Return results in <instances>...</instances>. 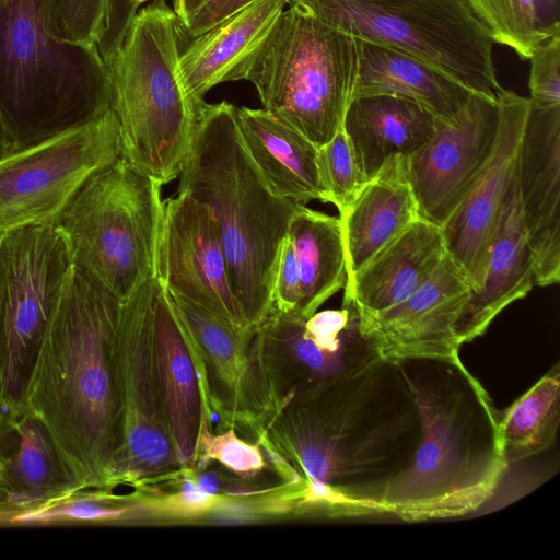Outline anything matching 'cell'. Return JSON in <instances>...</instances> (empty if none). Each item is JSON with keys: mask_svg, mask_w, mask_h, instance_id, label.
Segmentation results:
<instances>
[{"mask_svg": "<svg viewBox=\"0 0 560 560\" xmlns=\"http://www.w3.org/2000/svg\"><path fill=\"white\" fill-rule=\"evenodd\" d=\"M300 402L289 445L306 476L304 502L331 516L383 514V500L422 435L398 362L380 358L303 392Z\"/></svg>", "mask_w": 560, "mask_h": 560, "instance_id": "1", "label": "cell"}, {"mask_svg": "<svg viewBox=\"0 0 560 560\" xmlns=\"http://www.w3.org/2000/svg\"><path fill=\"white\" fill-rule=\"evenodd\" d=\"M121 304L72 264L26 390L25 407L51 431L84 488L106 489L121 444L116 351Z\"/></svg>", "mask_w": 560, "mask_h": 560, "instance_id": "2", "label": "cell"}, {"mask_svg": "<svg viewBox=\"0 0 560 560\" xmlns=\"http://www.w3.org/2000/svg\"><path fill=\"white\" fill-rule=\"evenodd\" d=\"M397 362L419 408L422 435L410 466L387 491L383 514L421 522L478 510L509 467L499 412L459 359Z\"/></svg>", "mask_w": 560, "mask_h": 560, "instance_id": "3", "label": "cell"}, {"mask_svg": "<svg viewBox=\"0 0 560 560\" xmlns=\"http://www.w3.org/2000/svg\"><path fill=\"white\" fill-rule=\"evenodd\" d=\"M235 109L225 101L202 103L178 191L211 213L232 292L256 329L272 312L281 244L301 203L277 195L261 176L241 139Z\"/></svg>", "mask_w": 560, "mask_h": 560, "instance_id": "4", "label": "cell"}, {"mask_svg": "<svg viewBox=\"0 0 560 560\" xmlns=\"http://www.w3.org/2000/svg\"><path fill=\"white\" fill-rule=\"evenodd\" d=\"M110 104L97 47L57 37L49 0H0V112L14 152L97 118Z\"/></svg>", "mask_w": 560, "mask_h": 560, "instance_id": "5", "label": "cell"}, {"mask_svg": "<svg viewBox=\"0 0 560 560\" xmlns=\"http://www.w3.org/2000/svg\"><path fill=\"white\" fill-rule=\"evenodd\" d=\"M182 24L164 0L140 7L107 62L121 158L162 185L192 145L200 106L180 70Z\"/></svg>", "mask_w": 560, "mask_h": 560, "instance_id": "6", "label": "cell"}, {"mask_svg": "<svg viewBox=\"0 0 560 560\" xmlns=\"http://www.w3.org/2000/svg\"><path fill=\"white\" fill-rule=\"evenodd\" d=\"M359 65L360 39L287 5L231 81L250 82L264 109L320 148L342 127Z\"/></svg>", "mask_w": 560, "mask_h": 560, "instance_id": "7", "label": "cell"}, {"mask_svg": "<svg viewBox=\"0 0 560 560\" xmlns=\"http://www.w3.org/2000/svg\"><path fill=\"white\" fill-rule=\"evenodd\" d=\"M162 186L120 156L93 175L55 222L72 264L121 301L155 277Z\"/></svg>", "mask_w": 560, "mask_h": 560, "instance_id": "8", "label": "cell"}, {"mask_svg": "<svg viewBox=\"0 0 560 560\" xmlns=\"http://www.w3.org/2000/svg\"><path fill=\"white\" fill-rule=\"evenodd\" d=\"M358 39L387 47L497 101L493 40L467 0H288Z\"/></svg>", "mask_w": 560, "mask_h": 560, "instance_id": "9", "label": "cell"}, {"mask_svg": "<svg viewBox=\"0 0 560 560\" xmlns=\"http://www.w3.org/2000/svg\"><path fill=\"white\" fill-rule=\"evenodd\" d=\"M72 268L55 223L0 236V408H25L45 331Z\"/></svg>", "mask_w": 560, "mask_h": 560, "instance_id": "10", "label": "cell"}, {"mask_svg": "<svg viewBox=\"0 0 560 560\" xmlns=\"http://www.w3.org/2000/svg\"><path fill=\"white\" fill-rule=\"evenodd\" d=\"M121 156L113 109L0 160V234L55 223L82 186Z\"/></svg>", "mask_w": 560, "mask_h": 560, "instance_id": "11", "label": "cell"}, {"mask_svg": "<svg viewBox=\"0 0 560 560\" xmlns=\"http://www.w3.org/2000/svg\"><path fill=\"white\" fill-rule=\"evenodd\" d=\"M159 280L153 277L122 301L117 332L121 444L106 490L178 467L168 436L153 351L152 323Z\"/></svg>", "mask_w": 560, "mask_h": 560, "instance_id": "12", "label": "cell"}, {"mask_svg": "<svg viewBox=\"0 0 560 560\" xmlns=\"http://www.w3.org/2000/svg\"><path fill=\"white\" fill-rule=\"evenodd\" d=\"M155 277L165 289L228 327L236 331L255 329L232 292L213 218L186 191L164 200Z\"/></svg>", "mask_w": 560, "mask_h": 560, "instance_id": "13", "label": "cell"}, {"mask_svg": "<svg viewBox=\"0 0 560 560\" xmlns=\"http://www.w3.org/2000/svg\"><path fill=\"white\" fill-rule=\"evenodd\" d=\"M499 126L497 101L476 93L453 118L435 117L431 138L405 160L419 217L446 222L492 154Z\"/></svg>", "mask_w": 560, "mask_h": 560, "instance_id": "14", "label": "cell"}, {"mask_svg": "<svg viewBox=\"0 0 560 560\" xmlns=\"http://www.w3.org/2000/svg\"><path fill=\"white\" fill-rule=\"evenodd\" d=\"M495 147L458 207L441 226L446 253L464 272L471 291L480 288L500 212L518 164L528 97L501 88Z\"/></svg>", "mask_w": 560, "mask_h": 560, "instance_id": "15", "label": "cell"}, {"mask_svg": "<svg viewBox=\"0 0 560 560\" xmlns=\"http://www.w3.org/2000/svg\"><path fill=\"white\" fill-rule=\"evenodd\" d=\"M471 285L446 255L432 276L394 307L361 316L363 331L386 360L459 359L456 322L469 299Z\"/></svg>", "mask_w": 560, "mask_h": 560, "instance_id": "16", "label": "cell"}, {"mask_svg": "<svg viewBox=\"0 0 560 560\" xmlns=\"http://www.w3.org/2000/svg\"><path fill=\"white\" fill-rule=\"evenodd\" d=\"M84 488L48 427L26 407L0 408V516L22 514Z\"/></svg>", "mask_w": 560, "mask_h": 560, "instance_id": "17", "label": "cell"}, {"mask_svg": "<svg viewBox=\"0 0 560 560\" xmlns=\"http://www.w3.org/2000/svg\"><path fill=\"white\" fill-rule=\"evenodd\" d=\"M517 184L535 258L536 284H556L560 280V106H529L518 154Z\"/></svg>", "mask_w": 560, "mask_h": 560, "instance_id": "18", "label": "cell"}, {"mask_svg": "<svg viewBox=\"0 0 560 560\" xmlns=\"http://www.w3.org/2000/svg\"><path fill=\"white\" fill-rule=\"evenodd\" d=\"M535 284V258L523 219L516 171L489 248L483 281L471 291L456 322L459 343L482 335L497 315L526 296Z\"/></svg>", "mask_w": 560, "mask_h": 560, "instance_id": "19", "label": "cell"}, {"mask_svg": "<svg viewBox=\"0 0 560 560\" xmlns=\"http://www.w3.org/2000/svg\"><path fill=\"white\" fill-rule=\"evenodd\" d=\"M172 311L185 335L206 390L217 407L244 416L258 401V385L246 355L256 329L236 331L188 300L165 289Z\"/></svg>", "mask_w": 560, "mask_h": 560, "instance_id": "20", "label": "cell"}, {"mask_svg": "<svg viewBox=\"0 0 560 560\" xmlns=\"http://www.w3.org/2000/svg\"><path fill=\"white\" fill-rule=\"evenodd\" d=\"M447 255L442 228L421 217L346 281L342 302L372 316L401 303Z\"/></svg>", "mask_w": 560, "mask_h": 560, "instance_id": "21", "label": "cell"}, {"mask_svg": "<svg viewBox=\"0 0 560 560\" xmlns=\"http://www.w3.org/2000/svg\"><path fill=\"white\" fill-rule=\"evenodd\" d=\"M405 160L387 159L339 211L347 280L419 218Z\"/></svg>", "mask_w": 560, "mask_h": 560, "instance_id": "22", "label": "cell"}, {"mask_svg": "<svg viewBox=\"0 0 560 560\" xmlns=\"http://www.w3.org/2000/svg\"><path fill=\"white\" fill-rule=\"evenodd\" d=\"M152 338L163 415L178 466H184L197 453L203 397L189 346L160 281Z\"/></svg>", "mask_w": 560, "mask_h": 560, "instance_id": "23", "label": "cell"}, {"mask_svg": "<svg viewBox=\"0 0 560 560\" xmlns=\"http://www.w3.org/2000/svg\"><path fill=\"white\" fill-rule=\"evenodd\" d=\"M235 119L246 151L277 195L301 205L327 202L312 141L264 108L236 107Z\"/></svg>", "mask_w": 560, "mask_h": 560, "instance_id": "24", "label": "cell"}, {"mask_svg": "<svg viewBox=\"0 0 560 560\" xmlns=\"http://www.w3.org/2000/svg\"><path fill=\"white\" fill-rule=\"evenodd\" d=\"M435 117L420 105L390 95L354 96L343 130L359 168L369 179L394 155L409 156L433 135Z\"/></svg>", "mask_w": 560, "mask_h": 560, "instance_id": "25", "label": "cell"}, {"mask_svg": "<svg viewBox=\"0 0 560 560\" xmlns=\"http://www.w3.org/2000/svg\"><path fill=\"white\" fill-rule=\"evenodd\" d=\"M288 0H257L226 18L180 51V70L197 101L215 85L231 81L234 71L264 42Z\"/></svg>", "mask_w": 560, "mask_h": 560, "instance_id": "26", "label": "cell"}, {"mask_svg": "<svg viewBox=\"0 0 560 560\" xmlns=\"http://www.w3.org/2000/svg\"><path fill=\"white\" fill-rule=\"evenodd\" d=\"M472 92L423 61L360 39L354 96L390 95L411 101L434 117L450 119Z\"/></svg>", "mask_w": 560, "mask_h": 560, "instance_id": "27", "label": "cell"}, {"mask_svg": "<svg viewBox=\"0 0 560 560\" xmlns=\"http://www.w3.org/2000/svg\"><path fill=\"white\" fill-rule=\"evenodd\" d=\"M287 235L293 245L300 278L296 314L306 319L347 281L339 218L301 205Z\"/></svg>", "mask_w": 560, "mask_h": 560, "instance_id": "28", "label": "cell"}, {"mask_svg": "<svg viewBox=\"0 0 560 560\" xmlns=\"http://www.w3.org/2000/svg\"><path fill=\"white\" fill-rule=\"evenodd\" d=\"M559 422L560 372L556 365L499 413V443L506 465L549 448L556 440Z\"/></svg>", "mask_w": 560, "mask_h": 560, "instance_id": "29", "label": "cell"}, {"mask_svg": "<svg viewBox=\"0 0 560 560\" xmlns=\"http://www.w3.org/2000/svg\"><path fill=\"white\" fill-rule=\"evenodd\" d=\"M131 506L102 488H81L20 515L13 526L93 525L125 521Z\"/></svg>", "mask_w": 560, "mask_h": 560, "instance_id": "30", "label": "cell"}, {"mask_svg": "<svg viewBox=\"0 0 560 560\" xmlns=\"http://www.w3.org/2000/svg\"><path fill=\"white\" fill-rule=\"evenodd\" d=\"M489 30L493 43L513 49L529 59L546 39L541 32L534 0H467Z\"/></svg>", "mask_w": 560, "mask_h": 560, "instance_id": "31", "label": "cell"}, {"mask_svg": "<svg viewBox=\"0 0 560 560\" xmlns=\"http://www.w3.org/2000/svg\"><path fill=\"white\" fill-rule=\"evenodd\" d=\"M318 166L327 202L342 210L365 182L343 127L318 148Z\"/></svg>", "mask_w": 560, "mask_h": 560, "instance_id": "32", "label": "cell"}, {"mask_svg": "<svg viewBox=\"0 0 560 560\" xmlns=\"http://www.w3.org/2000/svg\"><path fill=\"white\" fill-rule=\"evenodd\" d=\"M57 37L95 45L103 31L108 0H49Z\"/></svg>", "mask_w": 560, "mask_h": 560, "instance_id": "33", "label": "cell"}, {"mask_svg": "<svg viewBox=\"0 0 560 560\" xmlns=\"http://www.w3.org/2000/svg\"><path fill=\"white\" fill-rule=\"evenodd\" d=\"M197 451L201 452L203 462L215 459L242 475L255 474L264 467L261 453L256 445L241 440L233 430L220 435L211 434L203 417Z\"/></svg>", "mask_w": 560, "mask_h": 560, "instance_id": "34", "label": "cell"}, {"mask_svg": "<svg viewBox=\"0 0 560 560\" xmlns=\"http://www.w3.org/2000/svg\"><path fill=\"white\" fill-rule=\"evenodd\" d=\"M529 59L530 106L541 109L560 106V34L542 42Z\"/></svg>", "mask_w": 560, "mask_h": 560, "instance_id": "35", "label": "cell"}, {"mask_svg": "<svg viewBox=\"0 0 560 560\" xmlns=\"http://www.w3.org/2000/svg\"><path fill=\"white\" fill-rule=\"evenodd\" d=\"M300 303V278L292 242L285 235L272 287V311L296 314ZM298 315V314H296Z\"/></svg>", "mask_w": 560, "mask_h": 560, "instance_id": "36", "label": "cell"}, {"mask_svg": "<svg viewBox=\"0 0 560 560\" xmlns=\"http://www.w3.org/2000/svg\"><path fill=\"white\" fill-rule=\"evenodd\" d=\"M255 1L208 0L182 23V31L192 38L197 37Z\"/></svg>", "mask_w": 560, "mask_h": 560, "instance_id": "37", "label": "cell"}, {"mask_svg": "<svg viewBox=\"0 0 560 560\" xmlns=\"http://www.w3.org/2000/svg\"><path fill=\"white\" fill-rule=\"evenodd\" d=\"M217 499V495L203 492L194 480L187 479L182 491L171 500L170 508L186 514L199 513L212 508Z\"/></svg>", "mask_w": 560, "mask_h": 560, "instance_id": "38", "label": "cell"}, {"mask_svg": "<svg viewBox=\"0 0 560 560\" xmlns=\"http://www.w3.org/2000/svg\"><path fill=\"white\" fill-rule=\"evenodd\" d=\"M541 32L547 38L560 34V0H534Z\"/></svg>", "mask_w": 560, "mask_h": 560, "instance_id": "39", "label": "cell"}, {"mask_svg": "<svg viewBox=\"0 0 560 560\" xmlns=\"http://www.w3.org/2000/svg\"><path fill=\"white\" fill-rule=\"evenodd\" d=\"M208 0H174V12L180 24Z\"/></svg>", "mask_w": 560, "mask_h": 560, "instance_id": "40", "label": "cell"}, {"mask_svg": "<svg viewBox=\"0 0 560 560\" xmlns=\"http://www.w3.org/2000/svg\"><path fill=\"white\" fill-rule=\"evenodd\" d=\"M196 483L199 489L211 495H217L220 489V478L215 471L203 472Z\"/></svg>", "mask_w": 560, "mask_h": 560, "instance_id": "41", "label": "cell"}, {"mask_svg": "<svg viewBox=\"0 0 560 560\" xmlns=\"http://www.w3.org/2000/svg\"><path fill=\"white\" fill-rule=\"evenodd\" d=\"M14 152L13 141L0 112V160Z\"/></svg>", "mask_w": 560, "mask_h": 560, "instance_id": "42", "label": "cell"}, {"mask_svg": "<svg viewBox=\"0 0 560 560\" xmlns=\"http://www.w3.org/2000/svg\"><path fill=\"white\" fill-rule=\"evenodd\" d=\"M116 0H108V3H107V11H106V16H107V13L110 11V9L113 8V5L115 4ZM106 19V18H105Z\"/></svg>", "mask_w": 560, "mask_h": 560, "instance_id": "43", "label": "cell"}, {"mask_svg": "<svg viewBox=\"0 0 560 560\" xmlns=\"http://www.w3.org/2000/svg\"><path fill=\"white\" fill-rule=\"evenodd\" d=\"M0 526H5V523L1 516H0Z\"/></svg>", "mask_w": 560, "mask_h": 560, "instance_id": "44", "label": "cell"}, {"mask_svg": "<svg viewBox=\"0 0 560 560\" xmlns=\"http://www.w3.org/2000/svg\"><path fill=\"white\" fill-rule=\"evenodd\" d=\"M0 236H1V234H0Z\"/></svg>", "mask_w": 560, "mask_h": 560, "instance_id": "45", "label": "cell"}]
</instances>
